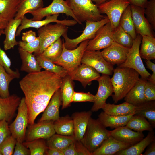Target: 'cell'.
I'll return each instance as SVG.
<instances>
[{
    "mask_svg": "<svg viewBox=\"0 0 155 155\" xmlns=\"http://www.w3.org/2000/svg\"><path fill=\"white\" fill-rule=\"evenodd\" d=\"M63 79L58 74L45 70L28 73L20 81L30 125H33L37 117L44 111L54 93L60 88Z\"/></svg>",
    "mask_w": 155,
    "mask_h": 155,
    "instance_id": "cell-1",
    "label": "cell"
},
{
    "mask_svg": "<svg viewBox=\"0 0 155 155\" xmlns=\"http://www.w3.org/2000/svg\"><path fill=\"white\" fill-rule=\"evenodd\" d=\"M111 81L114 94L112 95L115 103L125 97L140 79L139 73L135 70L128 67L118 66L114 69Z\"/></svg>",
    "mask_w": 155,
    "mask_h": 155,
    "instance_id": "cell-2",
    "label": "cell"
},
{
    "mask_svg": "<svg viewBox=\"0 0 155 155\" xmlns=\"http://www.w3.org/2000/svg\"><path fill=\"white\" fill-rule=\"evenodd\" d=\"M106 128L98 119H96L91 117L90 119L85 134L80 141L92 154L111 136L110 131Z\"/></svg>",
    "mask_w": 155,
    "mask_h": 155,
    "instance_id": "cell-3",
    "label": "cell"
},
{
    "mask_svg": "<svg viewBox=\"0 0 155 155\" xmlns=\"http://www.w3.org/2000/svg\"><path fill=\"white\" fill-rule=\"evenodd\" d=\"M65 1L79 24L87 21H99L106 16L101 14L97 5L91 0H66Z\"/></svg>",
    "mask_w": 155,
    "mask_h": 155,
    "instance_id": "cell-4",
    "label": "cell"
},
{
    "mask_svg": "<svg viewBox=\"0 0 155 155\" xmlns=\"http://www.w3.org/2000/svg\"><path fill=\"white\" fill-rule=\"evenodd\" d=\"M89 40H85L75 49L69 50L63 44L62 53L59 59L54 63L62 67L68 74L73 73L81 64V61Z\"/></svg>",
    "mask_w": 155,
    "mask_h": 155,
    "instance_id": "cell-5",
    "label": "cell"
},
{
    "mask_svg": "<svg viewBox=\"0 0 155 155\" xmlns=\"http://www.w3.org/2000/svg\"><path fill=\"white\" fill-rule=\"evenodd\" d=\"M67 30V26L57 23L54 24H49L39 28L37 33L40 39V46L34 55L36 56L41 54Z\"/></svg>",
    "mask_w": 155,
    "mask_h": 155,
    "instance_id": "cell-6",
    "label": "cell"
},
{
    "mask_svg": "<svg viewBox=\"0 0 155 155\" xmlns=\"http://www.w3.org/2000/svg\"><path fill=\"white\" fill-rule=\"evenodd\" d=\"M142 39V36L138 34L134 40L132 46L129 49L125 61L118 66L132 69L139 73L141 78L147 80L151 74L146 69L140 55Z\"/></svg>",
    "mask_w": 155,
    "mask_h": 155,
    "instance_id": "cell-7",
    "label": "cell"
},
{
    "mask_svg": "<svg viewBox=\"0 0 155 155\" xmlns=\"http://www.w3.org/2000/svg\"><path fill=\"white\" fill-rule=\"evenodd\" d=\"M109 22V20L106 16L99 21H86L85 28L82 34L77 38L70 39L67 36V32L62 36L65 40V42H63L65 47L68 49H73L76 48L77 45L82 42L86 40L92 39L95 37L98 30Z\"/></svg>",
    "mask_w": 155,
    "mask_h": 155,
    "instance_id": "cell-8",
    "label": "cell"
},
{
    "mask_svg": "<svg viewBox=\"0 0 155 155\" xmlns=\"http://www.w3.org/2000/svg\"><path fill=\"white\" fill-rule=\"evenodd\" d=\"M18 110L15 120L9 127L11 135L17 141L22 143L26 138L28 121V109L24 97L21 99Z\"/></svg>",
    "mask_w": 155,
    "mask_h": 155,
    "instance_id": "cell-9",
    "label": "cell"
},
{
    "mask_svg": "<svg viewBox=\"0 0 155 155\" xmlns=\"http://www.w3.org/2000/svg\"><path fill=\"white\" fill-rule=\"evenodd\" d=\"M130 4L129 0H109L97 5L100 13L107 15L112 27L118 26L121 16Z\"/></svg>",
    "mask_w": 155,
    "mask_h": 155,
    "instance_id": "cell-10",
    "label": "cell"
},
{
    "mask_svg": "<svg viewBox=\"0 0 155 155\" xmlns=\"http://www.w3.org/2000/svg\"><path fill=\"white\" fill-rule=\"evenodd\" d=\"M33 16V20H41L44 17L53 15L64 13L72 17L79 24V22L71 10L64 0H53L51 3L45 7H41L37 10L28 13Z\"/></svg>",
    "mask_w": 155,
    "mask_h": 155,
    "instance_id": "cell-11",
    "label": "cell"
},
{
    "mask_svg": "<svg viewBox=\"0 0 155 155\" xmlns=\"http://www.w3.org/2000/svg\"><path fill=\"white\" fill-rule=\"evenodd\" d=\"M81 63L89 65L102 74L111 75L113 72V66L107 61L100 50H85Z\"/></svg>",
    "mask_w": 155,
    "mask_h": 155,
    "instance_id": "cell-12",
    "label": "cell"
},
{
    "mask_svg": "<svg viewBox=\"0 0 155 155\" xmlns=\"http://www.w3.org/2000/svg\"><path fill=\"white\" fill-rule=\"evenodd\" d=\"M113 29L110 22L100 27L97 31L94 38L89 40L86 50H100L110 46L114 41Z\"/></svg>",
    "mask_w": 155,
    "mask_h": 155,
    "instance_id": "cell-13",
    "label": "cell"
},
{
    "mask_svg": "<svg viewBox=\"0 0 155 155\" xmlns=\"http://www.w3.org/2000/svg\"><path fill=\"white\" fill-rule=\"evenodd\" d=\"M97 81L98 83V87L97 92L94 95V103L91 110L93 112L102 109L107 99L112 96L114 92L109 75L102 74Z\"/></svg>",
    "mask_w": 155,
    "mask_h": 155,
    "instance_id": "cell-14",
    "label": "cell"
},
{
    "mask_svg": "<svg viewBox=\"0 0 155 155\" xmlns=\"http://www.w3.org/2000/svg\"><path fill=\"white\" fill-rule=\"evenodd\" d=\"M59 14H56L46 17L44 20H33L27 18L24 16L22 19L21 24L18 27L16 33V36L20 35L22 30L29 28L38 29L40 28L51 22L60 24L67 26H73L78 23L75 20H59L57 18Z\"/></svg>",
    "mask_w": 155,
    "mask_h": 155,
    "instance_id": "cell-15",
    "label": "cell"
},
{
    "mask_svg": "<svg viewBox=\"0 0 155 155\" xmlns=\"http://www.w3.org/2000/svg\"><path fill=\"white\" fill-rule=\"evenodd\" d=\"M54 121L46 120L39 121L37 123L30 125L27 135L26 141L36 139H48L55 133L54 127Z\"/></svg>",
    "mask_w": 155,
    "mask_h": 155,
    "instance_id": "cell-16",
    "label": "cell"
},
{
    "mask_svg": "<svg viewBox=\"0 0 155 155\" xmlns=\"http://www.w3.org/2000/svg\"><path fill=\"white\" fill-rule=\"evenodd\" d=\"M129 49L113 41L101 52L107 61L113 66H119L125 61Z\"/></svg>",
    "mask_w": 155,
    "mask_h": 155,
    "instance_id": "cell-17",
    "label": "cell"
},
{
    "mask_svg": "<svg viewBox=\"0 0 155 155\" xmlns=\"http://www.w3.org/2000/svg\"><path fill=\"white\" fill-rule=\"evenodd\" d=\"M130 5L136 33L142 36H147L154 37L153 30L144 16L145 8L132 4Z\"/></svg>",
    "mask_w": 155,
    "mask_h": 155,
    "instance_id": "cell-18",
    "label": "cell"
},
{
    "mask_svg": "<svg viewBox=\"0 0 155 155\" xmlns=\"http://www.w3.org/2000/svg\"><path fill=\"white\" fill-rule=\"evenodd\" d=\"M21 98L13 94L6 98L0 96V121L5 120L9 123L12 119L20 102Z\"/></svg>",
    "mask_w": 155,
    "mask_h": 155,
    "instance_id": "cell-19",
    "label": "cell"
},
{
    "mask_svg": "<svg viewBox=\"0 0 155 155\" xmlns=\"http://www.w3.org/2000/svg\"><path fill=\"white\" fill-rule=\"evenodd\" d=\"M111 135L120 141L133 145L144 137L142 132L132 130L126 126L121 127L110 131Z\"/></svg>",
    "mask_w": 155,
    "mask_h": 155,
    "instance_id": "cell-20",
    "label": "cell"
},
{
    "mask_svg": "<svg viewBox=\"0 0 155 155\" xmlns=\"http://www.w3.org/2000/svg\"><path fill=\"white\" fill-rule=\"evenodd\" d=\"M69 75L73 80L80 82L84 88L92 81L97 80L100 76L99 73L95 69L82 63L73 73Z\"/></svg>",
    "mask_w": 155,
    "mask_h": 155,
    "instance_id": "cell-21",
    "label": "cell"
},
{
    "mask_svg": "<svg viewBox=\"0 0 155 155\" xmlns=\"http://www.w3.org/2000/svg\"><path fill=\"white\" fill-rule=\"evenodd\" d=\"M131 145L118 140L111 135L92 154V155H113Z\"/></svg>",
    "mask_w": 155,
    "mask_h": 155,
    "instance_id": "cell-22",
    "label": "cell"
},
{
    "mask_svg": "<svg viewBox=\"0 0 155 155\" xmlns=\"http://www.w3.org/2000/svg\"><path fill=\"white\" fill-rule=\"evenodd\" d=\"M62 99L60 88L54 93L39 121L46 120L55 121L60 117L59 108L62 104Z\"/></svg>",
    "mask_w": 155,
    "mask_h": 155,
    "instance_id": "cell-23",
    "label": "cell"
},
{
    "mask_svg": "<svg viewBox=\"0 0 155 155\" xmlns=\"http://www.w3.org/2000/svg\"><path fill=\"white\" fill-rule=\"evenodd\" d=\"M92 115L91 110L75 112L72 115L71 118L74 126V136L75 140L80 141L82 139Z\"/></svg>",
    "mask_w": 155,
    "mask_h": 155,
    "instance_id": "cell-24",
    "label": "cell"
},
{
    "mask_svg": "<svg viewBox=\"0 0 155 155\" xmlns=\"http://www.w3.org/2000/svg\"><path fill=\"white\" fill-rule=\"evenodd\" d=\"M147 80L140 78L125 97V100L135 106L146 102L144 94V88Z\"/></svg>",
    "mask_w": 155,
    "mask_h": 155,
    "instance_id": "cell-25",
    "label": "cell"
},
{
    "mask_svg": "<svg viewBox=\"0 0 155 155\" xmlns=\"http://www.w3.org/2000/svg\"><path fill=\"white\" fill-rule=\"evenodd\" d=\"M22 20L21 18L12 19L8 22L4 29L3 34L5 35V38L3 44L5 50L13 49L15 46L18 44V42L16 39V33Z\"/></svg>",
    "mask_w": 155,
    "mask_h": 155,
    "instance_id": "cell-26",
    "label": "cell"
},
{
    "mask_svg": "<svg viewBox=\"0 0 155 155\" xmlns=\"http://www.w3.org/2000/svg\"><path fill=\"white\" fill-rule=\"evenodd\" d=\"M18 50L22 62L20 68L21 71H25L28 73L41 71L42 68L34 54L26 51L20 47Z\"/></svg>",
    "mask_w": 155,
    "mask_h": 155,
    "instance_id": "cell-27",
    "label": "cell"
},
{
    "mask_svg": "<svg viewBox=\"0 0 155 155\" xmlns=\"http://www.w3.org/2000/svg\"><path fill=\"white\" fill-rule=\"evenodd\" d=\"M135 114L127 116H116L107 114L104 111L98 115V118L100 123L106 128L111 129L126 126L129 119Z\"/></svg>",
    "mask_w": 155,
    "mask_h": 155,
    "instance_id": "cell-28",
    "label": "cell"
},
{
    "mask_svg": "<svg viewBox=\"0 0 155 155\" xmlns=\"http://www.w3.org/2000/svg\"><path fill=\"white\" fill-rule=\"evenodd\" d=\"M155 132L149 131L142 140L130 147L117 152L116 155H140L149 144L155 139Z\"/></svg>",
    "mask_w": 155,
    "mask_h": 155,
    "instance_id": "cell-29",
    "label": "cell"
},
{
    "mask_svg": "<svg viewBox=\"0 0 155 155\" xmlns=\"http://www.w3.org/2000/svg\"><path fill=\"white\" fill-rule=\"evenodd\" d=\"M135 106L127 102L116 105L106 103L102 108L106 114L113 116H124L135 113Z\"/></svg>",
    "mask_w": 155,
    "mask_h": 155,
    "instance_id": "cell-30",
    "label": "cell"
},
{
    "mask_svg": "<svg viewBox=\"0 0 155 155\" xmlns=\"http://www.w3.org/2000/svg\"><path fill=\"white\" fill-rule=\"evenodd\" d=\"M60 89L62 99V108L64 109L70 106L75 92L73 80L68 74L63 78Z\"/></svg>",
    "mask_w": 155,
    "mask_h": 155,
    "instance_id": "cell-31",
    "label": "cell"
},
{
    "mask_svg": "<svg viewBox=\"0 0 155 155\" xmlns=\"http://www.w3.org/2000/svg\"><path fill=\"white\" fill-rule=\"evenodd\" d=\"M55 133L65 135L74 136V126L71 117L68 115L60 117L53 123Z\"/></svg>",
    "mask_w": 155,
    "mask_h": 155,
    "instance_id": "cell-32",
    "label": "cell"
},
{
    "mask_svg": "<svg viewBox=\"0 0 155 155\" xmlns=\"http://www.w3.org/2000/svg\"><path fill=\"white\" fill-rule=\"evenodd\" d=\"M140 49L141 58L151 60L155 59V38L154 37L144 36L142 39Z\"/></svg>",
    "mask_w": 155,
    "mask_h": 155,
    "instance_id": "cell-33",
    "label": "cell"
},
{
    "mask_svg": "<svg viewBox=\"0 0 155 155\" xmlns=\"http://www.w3.org/2000/svg\"><path fill=\"white\" fill-rule=\"evenodd\" d=\"M20 0H0V15L9 22L14 18Z\"/></svg>",
    "mask_w": 155,
    "mask_h": 155,
    "instance_id": "cell-34",
    "label": "cell"
},
{
    "mask_svg": "<svg viewBox=\"0 0 155 155\" xmlns=\"http://www.w3.org/2000/svg\"><path fill=\"white\" fill-rule=\"evenodd\" d=\"M75 140L74 136L55 134L47 139L46 144L48 148L62 151Z\"/></svg>",
    "mask_w": 155,
    "mask_h": 155,
    "instance_id": "cell-35",
    "label": "cell"
},
{
    "mask_svg": "<svg viewBox=\"0 0 155 155\" xmlns=\"http://www.w3.org/2000/svg\"><path fill=\"white\" fill-rule=\"evenodd\" d=\"M135 114L140 115L147 119L154 129L155 127V101L146 102L135 106Z\"/></svg>",
    "mask_w": 155,
    "mask_h": 155,
    "instance_id": "cell-36",
    "label": "cell"
},
{
    "mask_svg": "<svg viewBox=\"0 0 155 155\" xmlns=\"http://www.w3.org/2000/svg\"><path fill=\"white\" fill-rule=\"evenodd\" d=\"M126 126L131 129L139 132H142L145 131H151L154 129L146 118L137 114L132 115Z\"/></svg>",
    "mask_w": 155,
    "mask_h": 155,
    "instance_id": "cell-37",
    "label": "cell"
},
{
    "mask_svg": "<svg viewBox=\"0 0 155 155\" xmlns=\"http://www.w3.org/2000/svg\"><path fill=\"white\" fill-rule=\"evenodd\" d=\"M43 0H20L18 9L14 19H22L26 14L43 7Z\"/></svg>",
    "mask_w": 155,
    "mask_h": 155,
    "instance_id": "cell-38",
    "label": "cell"
},
{
    "mask_svg": "<svg viewBox=\"0 0 155 155\" xmlns=\"http://www.w3.org/2000/svg\"><path fill=\"white\" fill-rule=\"evenodd\" d=\"M134 40L137 36L130 5L126 8L120 18L119 25Z\"/></svg>",
    "mask_w": 155,
    "mask_h": 155,
    "instance_id": "cell-39",
    "label": "cell"
},
{
    "mask_svg": "<svg viewBox=\"0 0 155 155\" xmlns=\"http://www.w3.org/2000/svg\"><path fill=\"white\" fill-rule=\"evenodd\" d=\"M36 57L40 66L45 70L58 74L63 78L68 74L67 71L62 67L56 64L41 55Z\"/></svg>",
    "mask_w": 155,
    "mask_h": 155,
    "instance_id": "cell-40",
    "label": "cell"
},
{
    "mask_svg": "<svg viewBox=\"0 0 155 155\" xmlns=\"http://www.w3.org/2000/svg\"><path fill=\"white\" fill-rule=\"evenodd\" d=\"M63 47V42L60 38L49 46L40 55L54 63L61 56Z\"/></svg>",
    "mask_w": 155,
    "mask_h": 155,
    "instance_id": "cell-41",
    "label": "cell"
},
{
    "mask_svg": "<svg viewBox=\"0 0 155 155\" xmlns=\"http://www.w3.org/2000/svg\"><path fill=\"white\" fill-rule=\"evenodd\" d=\"M113 36L114 42L129 48L132 46L134 39L119 25L114 28Z\"/></svg>",
    "mask_w": 155,
    "mask_h": 155,
    "instance_id": "cell-42",
    "label": "cell"
},
{
    "mask_svg": "<svg viewBox=\"0 0 155 155\" xmlns=\"http://www.w3.org/2000/svg\"><path fill=\"white\" fill-rule=\"evenodd\" d=\"M15 78L8 73L4 68L0 65V96L6 98L10 95L9 86L11 82Z\"/></svg>",
    "mask_w": 155,
    "mask_h": 155,
    "instance_id": "cell-43",
    "label": "cell"
},
{
    "mask_svg": "<svg viewBox=\"0 0 155 155\" xmlns=\"http://www.w3.org/2000/svg\"><path fill=\"white\" fill-rule=\"evenodd\" d=\"M22 143L29 148L31 155H44L48 149L46 143L43 139L26 141Z\"/></svg>",
    "mask_w": 155,
    "mask_h": 155,
    "instance_id": "cell-44",
    "label": "cell"
},
{
    "mask_svg": "<svg viewBox=\"0 0 155 155\" xmlns=\"http://www.w3.org/2000/svg\"><path fill=\"white\" fill-rule=\"evenodd\" d=\"M3 30H0V38L2 34H3ZM0 65L3 66L6 71L9 74L14 76L15 78H19L20 73L18 69L14 71L11 68V61L5 52L1 48L0 46Z\"/></svg>",
    "mask_w": 155,
    "mask_h": 155,
    "instance_id": "cell-45",
    "label": "cell"
},
{
    "mask_svg": "<svg viewBox=\"0 0 155 155\" xmlns=\"http://www.w3.org/2000/svg\"><path fill=\"white\" fill-rule=\"evenodd\" d=\"M16 142L11 135L6 138L0 144V151L2 155H13Z\"/></svg>",
    "mask_w": 155,
    "mask_h": 155,
    "instance_id": "cell-46",
    "label": "cell"
},
{
    "mask_svg": "<svg viewBox=\"0 0 155 155\" xmlns=\"http://www.w3.org/2000/svg\"><path fill=\"white\" fill-rule=\"evenodd\" d=\"M146 18L152 29L155 30V0L148 1L144 11Z\"/></svg>",
    "mask_w": 155,
    "mask_h": 155,
    "instance_id": "cell-47",
    "label": "cell"
},
{
    "mask_svg": "<svg viewBox=\"0 0 155 155\" xmlns=\"http://www.w3.org/2000/svg\"><path fill=\"white\" fill-rule=\"evenodd\" d=\"M19 47L26 51L32 53L34 52L39 48L40 46V39L38 36L32 42H28L22 41L18 42Z\"/></svg>",
    "mask_w": 155,
    "mask_h": 155,
    "instance_id": "cell-48",
    "label": "cell"
},
{
    "mask_svg": "<svg viewBox=\"0 0 155 155\" xmlns=\"http://www.w3.org/2000/svg\"><path fill=\"white\" fill-rule=\"evenodd\" d=\"M94 95L90 92H75L72 98V102H94Z\"/></svg>",
    "mask_w": 155,
    "mask_h": 155,
    "instance_id": "cell-49",
    "label": "cell"
},
{
    "mask_svg": "<svg viewBox=\"0 0 155 155\" xmlns=\"http://www.w3.org/2000/svg\"><path fill=\"white\" fill-rule=\"evenodd\" d=\"M144 94L146 102L155 100V84L147 80L144 88Z\"/></svg>",
    "mask_w": 155,
    "mask_h": 155,
    "instance_id": "cell-50",
    "label": "cell"
},
{
    "mask_svg": "<svg viewBox=\"0 0 155 155\" xmlns=\"http://www.w3.org/2000/svg\"><path fill=\"white\" fill-rule=\"evenodd\" d=\"M8 124L5 120L0 121V144L6 138L11 135Z\"/></svg>",
    "mask_w": 155,
    "mask_h": 155,
    "instance_id": "cell-51",
    "label": "cell"
},
{
    "mask_svg": "<svg viewBox=\"0 0 155 155\" xmlns=\"http://www.w3.org/2000/svg\"><path fill=\"white\" fill-rule=\"evenodd\" d=\"M14 155H30V152L22 143L16 142L13 153Z\"/></svg>",
    "mask_w": 155,
    "mask_h": 155,
    "instance_id": "cell-52",
    "label": "cell"
},
{
    "mask_svg": "<svg viewBox=\"0 0 155 155\" xmlns=\"http://www.w3.org/2000/svg\"><path fill=\"white\" fill-rule=\"evenodd\" d=\"M74 144L77 155H92L81 141L75 140Z\"/></svg>",
    "mask_w": 155,
    "mask_h": 155,
    "instance_id": "cell-53",
    "label": "cell"
},
{
    "mask_svg": "<svg viewBox=\"0 0 155 155\" xmlns=\"http://www.w3.org/2000/svg\"><path fill=\"white\" fill-rule=\"evenodd\" d=\"M36 38V33L32 30H29L22 33V40L30 42L34 41Z\"/></svg>",
    "mask_w": 155,
    "mask_h": 155,
    "instance_id": "cell-54",
    "label": "cell"
},
{
    "mask_svg": "<svg viewBox=\"0 0 155 155\" xmlns=\"http://www.w3.org/2000/svg\"><path fill=\"white\" fill-rule=\"evenodd\" d=\"M145 62L147 68L152 71L153 73L148 78L147 80L155 84V64L151 60H146Z\"/></svg>",
    "mask_w": 155,
    "mask_h": 155,
    "instance_id": "cell-55",
    "label": "cell"
},
{
    "mask_svg": "<svg viewBox=\"0 0 155 155\" xmlns=\"http://www.w3.org/2000/svg\"><path fill=\"white\" fill-rule=\"evenodd\" d=\"M74 141L62 151L64 155H77Z\"/></svg>",
    "mask_w": 155,
    "mask_h": 155,
    "instance_id": "cell-56",
    "label": "cell"
},
{
    "mask_svg": "<svg viewBox=\"0 0 155 155\" xmlns=\"http://www.w3.org/2000/svg\"><path fill=\"white\" fill-rule=\"evenodd\" d=\"M143 155H155V139L147 147Z\"/></svg>",
    "mask_w": 155,
    "mask_h": 155,
    "instance_id": "cell-57",
    "label": "cell"
},
{
    "mask_svg": "<svg viewBox=\"0 0 155 155\" xmlns=\"http://www.w3.org/2000/svg\"><path fill=\"white\" fill-rule=\"evenodd\" d=\"M130 4H132L136 6L145 8L148 0H129Z\"/></svg>",
    "mask_w": 155,
    "mask_h": 155,
    "instance_id": "cell-58",
    "label": "cell"
},
{
    "mask_svg": "<svg viewBox=\"0 0 155 155\" xmlns=\"http://www.w3.org/2000/svg\"><path fill=\"white\" fill-rule=\"evenodd\" d=\"M45 154L47 155H64L63 152L61 150L49 148L47 149Z\"/></svg>",
    "mask_w": 155,
    "mask_h": 155,
    "instance_id": "cell-59",
    "label": "cell"
},
{
    "mask_svg": "<svg viewBox=\"0 0 155 155\" xmlns=\"http://www.w3.org/2000/svg\"><path fill=\"white\" fill-rule=\"evenodd\" d=\"M8 22L5 20L0 15V30L4 29Z\"/></svg>",
    "mask_w": 155,
    "mask_h": 155,
    "instance_id": "cell-60",
    "label": "cell"
},
{
    "mask_svg": "<svg viewBox=\"0 0 155 155\" xmlns=\"http://www.w3.org/2000/svg\"><path fill=\"white\" fill-rule=\"evenodd\" d=\"M92 1H94L95 3L97 5H100L106 1L107 0H91Z\"/></svg>",
    "mask_w": 155,
    "mask_h": 155,
    "instance_id": "cell-61",
    "label": "cell"
},
{
    "mask_svg": "<svg viewBox=\"0 0 155 155\" xmlns=\"http://www.w3.org/2000/svg\"><path fill=\"white\" fill-rule=\"evenodd\" d=\"M0 155H2V153L0 151Z\"/></svg>",
    "mask_w": 155,
    "mask_h": 155,
    "instance_id": "cell-62",
    "label": "cell"
},
{
    "mask_svg": "<svg viewBox=\"0 0 155 155\" xmlns=\"http://www.w3.org/2000/svg\"><path fill=\"white\" fill-rule=\"evenodd\" d=\"M108 0H107V1H108Z\"/></svg>",
    "mask_w": 155,
    "mask_h": 155,
    "instance_id": "cell-63",
    "label": "cell"
}]
</instances>
